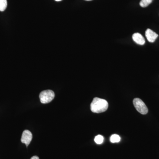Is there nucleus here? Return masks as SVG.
Returning <instances> with one entry per match:
<instances>
[{"instance_id":"f8f14e48","label":"nucleus","mask_w":159,"mask_h":159,"mask_svg":"<svg viewBox=\"0 0 159 159\" xmlns=\"http://www.w3.org/2000/svg\"><path fill=\"white\" fill-rule=\"evenodd\" d=\"M55 1H57V2H60V1H61V0H55Z\"/></svg>"},{"instance_id":"6e6552de","label":"nucleus","mask_w":159,"mask_h":159,"mask_svg":"<svg viewBox=\"0 0 159 159\" xmlns=\"http://www.w3.org/2000/svg\"><path fill=\"white\" fill-rule=\"evenodd\" d=\"M153 0H141L140 2V6L143 8L147 7L152 2Z\"/></svg>"},{"instance_id":"f257e3e1","label":"nucleus","mask_w":159,"mask_h":159,"mask_svg":"<svg viewBox=\"0 0 159 159\" xmlns=\"http://www.w3.org/2000/svg\"><path fill=\"white\" fill-rule=\"evenodd\" d=\"M108 103L105 99L95 97L91 102V110L95 113H100L107 110Z\"/></svg>"},{"instance_id":"39448f33","label":"nucleus","mask_w":159,"mask_h":159,"mask_svg":"<svg viewBox=\"0 0 159 159\" xmlns=\"http://www.w3.org/2000/svg\"><path fill=\"white\" fill-rule=\"evenodd\" d=\"M145 36L148 42L153 43L158 37V35L151 29H147L145 31Z\"/></svg>"},{"instance_id":"9b49d317","label":"nucleus","mask_w":159,"mask_h":159,"mask_svg":"<svg viewBox=\"0 0 159 159\" xmlns=\"http://www.w3.org/2000/svg\"><path fill=\"white\" fill-rule=\"evenodd\" d=\"M31 159H39V158L38 157L36 156H34L32 157Z\"/></svg>"},{"instance_id":"0eeeda50","label":"nucleus","mask_w":159,"mask_h":159,"mask_svg":"<svg viewBox=\"0 0 159 159\" xmlns=\"http://www.w3.org/2000/svg\"><path fill=\"white\" fill-rule=\"evenodd\" d=\"M121 140V138L120 136L117 134H113L111 136L110 138V141L112 143H118L120 142Z\"/></svg>"},{"instance_id":"7ed1b4c3","label":"nucleus","mask_w":159,"mask_h":159,"mask_svg":"<svg viewBox=\"0 0 159 159\" xmlns=\"http://www.w3.org/2000/svg\"><path fill=\"white\" fill-rule=\"evenodd\" d=\"M133 104L136 109L142 115H146L148 113V107L142 99L139 98H135L133 100Z\"/></svg>"},{"instance_id":"1a4fd4ad","label":"nucleus","mask_w":159,"mask_h":159,"mask_svg":"<svg viewBox=\"0 0 159 159\" xmlns=\"http://www.w3.org/2000/svg\"><path fill=\"white\" fill-rule=\"evenodd\" d=\"M7 6V0H0V11H4Z\"/></svg>"},{"instance_id":"ddd939ff","label":"nucleus","mask_w":159,"mask_h":159,"mask_svg":"<svg viewBox=\"0 0 159 159\" xmlns=\"http://www.w3.org/2000/svg\"><path fill=\"white\" fill-rule=\"evenodd\" d=\"M85 1H92V0H85Z\"/></svg>"},{"instance_id":"20e7f679","label":"nucleus","mask_w":159,"mask_h":159,"mask_svg":"<svg viewBox=\"0 0 159 159\" xmlns=\"http://www.w3.org/2000/svg\"><path fill=\"white\" fill-rule=\"evenodd\" d=\"M32 139V134L31 132L29 130H25L22 135L21 142L22 143L25 144L27 147L29 146Z\"/></svg>"},{"instance_id":"f03ea898","label":"nucleus","mask_w":159,"mask_h":159,"mask_svg":"<svg viewBox=\"0 0 159 159\" xmlns=\"http://www.w3.org/2000/svg\"><path fill=\"white\" fill-rule=\"evenodd\" d=\"M55 97L54 92L51 90H47L41 92L39 94L40 102L43 104L49 103L53 100Z\"/></svg>"},{"instance_id":"423d86ee","label":"nucleus","mask_w":159,"mask_h":159,"mask_svg":"<svg viewBox=\"0 0 159 159\" xmlns=\"http://www.w3.org/2000/svg\"><path fill=\"white\" fill-rule=\"evenodd\" d=\"M132 38L134 41L138 44L140 45H143L145 44V39L140 33H134L133 35Z\"/></svg>"},{"instance_id":"9d476101","label":"nucleus","mask_w":159,"mask_h":159,"mask_svg":"<svg viewBox=\"0 0 159 159\" xmlns=\"http://www.w3.org/2000/svg\"><path fill=\"white\" fill-rule=\"evenodd\" d=\"M104 138L101 135H98L95 138L94 141L97 144H101L103 142Z\"/></svg>"}]
</instances>
